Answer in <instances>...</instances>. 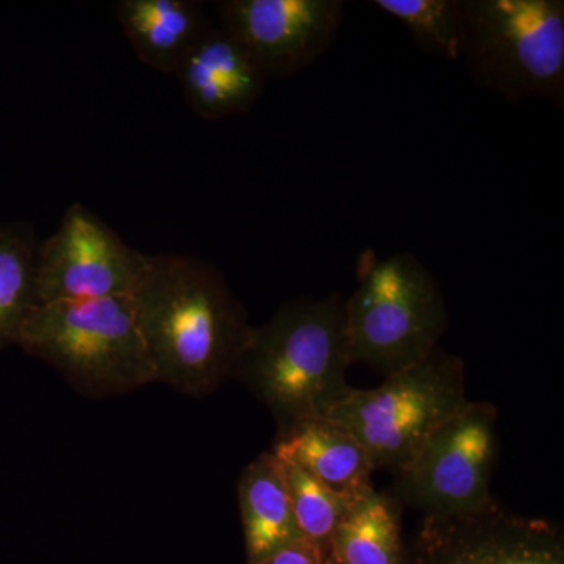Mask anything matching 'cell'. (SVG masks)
Returning <instances> with one entry per match:
<instances>
[{
    "mask_svg": "<svg viewBox=\"0 0 564 564\" xmlns=\"http://www.w3.org/2000/svg\"><path fill=\"white\" fill-rule=\"evenodd\" d=\"M132 300L159 383L204 399L232 378L252 325L220 270L195 256L150 254Z\"/></svg>",
    "mask_w": 564,
    "mask_h": 564,
    "instance_id": "cell-1",
    "label": "cell"
},
{
    "mask_svg": "<svg viewBox=\"0 0 564 564\" xmlns=\"http://www.w3.org/2000/svg\"><path fill=\"white\" fill-rule=\"evenodd\" d=\"M351 352L345 299H296L252 325L232 377L243 381L276 421L278 436L328 415L343 402Z\"/></svg>",
    "mask_w": 564,
    "mask_h": 564,
    "instance_id": "cell-2",
    "label": "cell"
},
{
    "mask_svg": "<svg viewBox=\"0 0 564 564\" xmlns=\"http://www.w3.org/2000/svg\"><path fill=\"white\" fill-rule=\"evenodd\" d=\"M17 347L57 370L87 399L159 384L132 295L36 304Z\"/></svg>",
    "mask_w": 564,
    "mask_h": 564,
    "instance_id": "cell-3",
    "label": "cell"
},
{
    "mask_svg": "<svg viewBox=\"0 0 564 564\" xmlns=\"http://www.w3.org/2000/svg\"><path fill=\"white\" fill-rule=\"evenodd\" d=\"M358 288L345 299L351 364L377 372H402L422 362L447 332L443 289L411 252L378 256L358 263Z\"/></svg>",
    "mask_w": 564,
    "mask_h": 564,
    "instance_id": "cell-4",
    "label": "cell"
},
{
    "mask_svg": "<svg viewBox=\"0 0 564 564\" xmlns=\"http://www.w3.org/2000/svg\"><path fill=\"white\" fill-rule=\"evenodd\" d=\"M462 61L505 101L564 106L563 0H463Z\"/></svg>",
    "mask_w": 564,
    "mask_h": 564,
    "instance_id": "cell-5",
    "label": "cell"
},
{
    "mask_svg": "<svg viewBox=\"0 0 564 564\" xmlns=\"http://www.w3.org/2000/svg\"><path fill=\"white\" fill-rule=\"evenodd\" d=\"M464 372L462 358L436 348L378 388H352L326 419L366 448L375 470L397 473L467 403Z\"/></svg>",
    "mask_w": 564,
    "mask_h": 564,
    "instance_id": "cell-6",
    "label": "cell"
},
{
    "mask_svg": "<svg viewBox=\"0 0 564 564\" xmlns=\"http://www.w3.org/2000/svg\"><path fill=\"white\" fill-rule=\"evenodd\" d=\"M499 452L497 410L470 402L397 470L392 497L425 518L451 519L477 513L496 502L491 478Z\"/></svg>",
    "mask_w": 564,
    "mask_h": 564,
    "instance_id": "cell-7",
    "label": "cell"
},
{
    "mask_svg": "<svg viewBox=\"0 0 564 564\" xmlns=\"http://www.w3.org/2000/svg\"><path fill=\"white\" fill-rule=\"evenodd\" d=\"M148 265L150 254L124 242L85 204L73 203L57 231L36 248V304L132 295Z\"/></svg>",
    "mask_w": 564,
    "mask_h": 564,
    "instance_id": "cell-8",
    "label": "cell"
},
{
    "mask_svg": "<svg viewBox=\"0 0 564 564\" xmlns=\"http://www.w3.org/2000/svg\"><path fill=\"white\" fill-rule=\"evenodd\" d=\"M220 28L239 41L267 80L288 79L321 61L343 29V0H221Z\"/></svg>",
    "mask_w": 564,
    "mask_h": 564,
    "instance_id": "cell-9",
    "label": "cell"
},
{
    "mask_svg": "<svg viewBox=\"0 0 564 564\" xmlns=\"http://www.w3.org/2000/svg\"><path fill=\"white\" fill-rule=\"evenodd\" d=\"M422 564H564L560 527L511 513L494 502L462 518L423 521Z\"/></svg>",
    "mask_w": 564,
    "mask_h": 564,
    "instance_id": "cell-10",
    "label": "cell"
},
{
    "mask_svg": "<svg viewBox=\"0 0 564 564\" xmlns=\"http://www.w3.org/2000/svg\"><path fill=\"white\" fill-rule=\"evenodd\" d=\"M185 102L202 120L250 113L267 77L247 50L220 25H210L176 73Z\"/></svg>",
    "mask_w": 564,
    "mask_h": 564,
    "instance_id": "cell-11",
    "label": "cell"
},
{
    "mask_svg": "<svg viewBox=\"0 0 564 564\" xmlns=\"http://www.w3.org/2000/svg\"><path fill=\"white\" fill-rule=\"evenodd\" d=\"M115 14L137 58L174 76L212 25L196 0H120Z\"/></svg>",
    "mask_w": 564,
    "mask_h": 564,
    "instance_id": "cell-12",
    "label": "cell"
},
{
    "mask_svg": "<svg viewBox=\"0 0 564 564\" xmlns=\"http://www.w3.org/2000/svg\"><path fill=\"white\" fill-rule=\"evenodd\" d=\"M237 496L248 564L262 563L281 549L303 541L293 516L284 467L273 452L259 455L245 467Z\"/></svg>",
    "mask_w": 564,
    "mask_h": 564,
    "instance_id": "cell-13",
    "label": "cell"
},
{
    "mask_svg": "<svg viewBox=\"0 0 564 564\" xmlns=\"http://www.w3.org/2000/svg\"><path fill=\"white\" fill-rule=\"evenodd\" d=\"M272 452L345 496L358 497L372 488L375 467L366 448L326 417L281 434Z\"/></svg>",
    "mask_w": 564,
    "mask_h": 564,
    "instance_id": "cell-14",
    "label": "cell"
},
{
    "mask_svg": "<svg viewBox=\"0 0 564 564\" xmlns=\"http://www.w3.org/2000/svg\"><path fill=\"white\" fill-rule=\"evenodd\" d=\"M400 508L392 496L367 489L337 525L328 564H406Z\"/></svg>",
    "mask_w": 564,
    "mask_h": 564,
    "instance_id": "cell-15",
    "label": "cell"
},
{
    "mask_svg": "<svg viewBox=\"0 0 564 564\" xmlns=\"http://www.w3.org/2000/svg\"><path fill=\"white\" fill-rule=\"evenodd\" d=\"M39 242L31 221L0 223V351L17 345L25 318L36 306Z\"/></svg>",
    "mask_w": 564,
    "mask_h": 564,
    "instance_id": "cell-16",
    "label": "cell"
},
{
    "mask_svg": "<svg viewBox=\"0 0 564 564\" xmlns=\"http://www.w3.org/2000/svg\"><path fill=\"white\" fill-rule=\"evenodd\" d=\"M400 22L419 50L448 62L462 61L463 0H372Z\"/></svg>",
    "mask_w": 564,
    "mask_h": 564,
    "instance_id": "cell-17",
    "label": "cell"
},
{
    "mask_svg": "<svg viewBox=\"0 0 564 564\" xmlns=\"http://www.w3.org/2000/svg\"><path fill=\"white\" fill-rule=\"evenodd\" d=\"M281 463L300 533L304 541L321 549L328 560L329 545L337 525L364 492L358 497L345 496L315 480L313 475L289 459H281Z\"/></svg>",
    "mask_w": 564,
    "mask_h": 564,
    "instance_id": "cell-18",
    "label": "cell"
},
{
    "mask_svg": "<svg viewBox=\"0 0 564 564\" xmlns=\"http://www.w3.org/2000/svg\"><path fill=\"white\" fill-rule=\"evenodd\" d=\"M259 564H328V560L321 549L303 540L281 549Z\"/></svg>",
    "mask_w": 564,
    "mask_h": 564,
    "instance_id": "cell-19",
    "label": "cell"
}]
</instances>
